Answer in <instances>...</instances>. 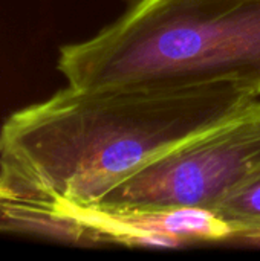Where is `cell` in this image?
I'll list each match as a JSON object with an SVG mask.
<instances>
[{"mask_svg": "<svg viewBox=\"0 0 260 261\" xmlns=\"http://www.w3.org/2000/svg\"><path fill=\"white\" fill-rule=\"evenodd\" d=\"M259 179L260 98L231 121L182 142L132 173L89 210H216Z\"/></svg>", "mask_w": 260, "mask_h": 261, "instance_id": "cell-3", "label": "cell"}, {"mask_svg": "<svg viewBox=\"0 0 260 261\" xmlns=\"http://www.w3.org/2000/svg\"><path fill=\"white\" fill-rule=\"evenodd\" d=\"M67 84L236 81L260 96V0H129L95 35L60 47Z\"/></svg>", "mask_w": 260, "mask_h": 261, "instance_id": "cell-2", "label": "cell"}, {"mask_svg": "<svg viewBox=\"0 0 260 261\" xmlns=\"http://www.w3.org/2000/svg\"><path fill=\"white\" fill-rule=\"evenodd\" d=\"M239 236L260 237V179L225 199L216 210Z\"/></svg>", "mask_w": 260, "mask_h": 261, "instance_id": "cell-4", "label": "cell"}, {"mask_svg": "<svg viewBox=\"0 0 260 261\" xmlns=\"http://www.w3.org/2000/svg\"><path fill=\"white\" fill-rule=\"evenodd\" d=\"M236 81L60 89L0 127V232L66 242L72 214L259 99Z\"/></svg>", "mask_w": 260, "mask_h": 261, "instance_id": "cell-1", "label": "cell"}]
</instances>
